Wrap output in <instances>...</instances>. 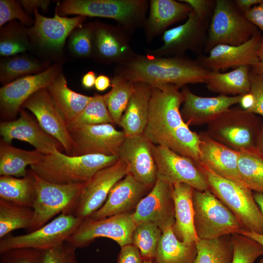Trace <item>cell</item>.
Instances as JSON below:
<instances>
[{"mask_svg": "<svg viewBox=\"0 0 263 263\" xmlns=\"http://www.w3.org/2000/svg\"><path fill=\"white\" fill-rule=\"evenodd\" d=\"M184 100L182 91L174 85L151 86L148 121L143 134L153 144L198 162L200 138L182 117L180 106Z\"/></svg>", "mask_w": 263, "mask_h": 263, "instance_id": "cell-1", "label": "cell"}, {"mask_svg": "<svg viewBox=\"0 0 263 263\" xmlns=\"http://www.w3.org/2000/svg\"><path fill=\"white\" fill-rule=\"evenodd\" d=\"M209 71L196 60L185 56L156 57L137 54L114 68V74L132 82H144L150 86L171 84L179 88L187 84L205 83Z\"/></svg>", "mask_w": 263, "mask_h": 263, "instance_id": "cell-2", "label": "cell"}, {"mask_svg": "<svg viewBox=\"0 0 263 263\" xmlns=\"http://www.w3.org/2000/svg\"><path fill=\"white\" fill-rule=\"evenodd\" d=\"M118 155L88 154L71 156L58 150L45 155L39 163L30 166L39 177L55 183L83 184L100 170L115 164Z\"/></svg>", "mask_w": 263, "mask_h": 263, "instance_id": "cell-3", "label": "cell"}, {"mask_svg": "<svg viewBox=\"0 0 263 263\" xmlns=\"http://www.w3.org/2000/svg\"><path fill=\"white\" fill-rule=\"evenodd\" d=\"M149 1L147 0H65L58 2V15L113 19L130 34L143 27L147 19Z\"/></svg>", "mask_w": 263, "mask_h": 263, "instance_id": "cell-4", "label": "cell"}, {"mask_svg": "<svg viewBox=\"0 0 263 263\" xmlns=\"http://www.w3.org/2000/svg\"><path fill=\"white\" fill-rule=\"evenodd\" d=\"M209 190L236 216L244 229L263 234V216L252 190L242 183L223 177L198 162Z\"/></svg>", "mask_w": 263, "mask_h": 263, "instance_id": "cell-5", "label": "cell"}, {"mask_svg": "<svg viewBox=\"0 0 263 263\" xmlns=\"http://www.w3.org/2000/svg\"><path fill=\"white\" fill-rule=\"evenodd\" d=\"M263 122L256 114L231 107L207 124L205 132L212 139L240 151L255 149Z\"/></svg>", "mask_w": 263, "mask_h": 263, "instance_id": "cell-6", "label": "cell"}, {"mask_svg": "<svg viewBox=\"0 0 263 263\" xmlns=\"http://www.w3.org/2000/svg\"><path fill=\"white\" fill-rule=\"evenodd\" d=\"M194 225L199 239H212L244 229L233 213L209 190H194Z\"/></svg>", "mask_w": 263, "mask_h": 263, "instance_id": "cell-7", "label": "cell"}, {"mask_svg": "<svg viewBox=\"0 0 263 263\" xmlns=\"http://www.w3.org/2000/svg\"><path fill=\"white\" fill-rule=\"evenodd\" d=\"M258 31V28L239 11L233 0H216L204 51L207 54L220 44L241 45Z\"/></svg>", "mask_w": 263, "mask_h": 263, "instance_id": "cell-8", "label": "cell"}, {"mask_svg": "<svg viewBox=\"0 0 263 263\" xmlns=\"http://www.w3.org/2000/svg\"><path fill=\"white\" fill-rule=\"evenodd\" d=\"M34 174L36 197L32 208L33 223L28 232L41 227L59 213L73 214L84 184L55 183Z\"/></svg>", "mask_w": 263, "mask_h": 263, "instance_id": "cell-9", "label": "cell"}, {"mask_svg": "<svg viewBox=\"0 0 263 263\" xmlns=\"http://www.w3.org/2000/svg\"><path fill=\"white\" fill-rule=\"evenodd\" d=\"M83 221L73 214L62 213L36 230L0 239V253L19 248L42 251L53 248L66 242Z\"/></svg>", "mask_w": 263, "mask_h": 263, "instance_id": "cell-10", "label": "cell"}, {"mask_svg": "<svg viewBox=\"0 0 263 263\" xmlns=\"http://www.w3.org/2000/svg\"><path fill=\"white\" fill-rule=\"evenodd\" d=\"M210 20L203 19L192 11L182 24L163 34V45L147 50L146 54L156 57L184 56L187 51L201 55L206 42Z\"/></svg>", "mask_w": 263, "mask_h": 263, "instance_id": "cell-11", "label": "cell"}, {"mask_svg": "<svg viewBox=\"0 0 263 263\" xmlns=\"http://www.w3.org/2000/svg\"><path fill=\"white\" fill-rule=\"evenodd\" d=\"M33 25L28 29L32 48L52 56L61 55L67 38L76 27L84 23L86 17L69 18L60 16L56 11L54 17L48 18L34 11Z\"/></svg>", "mask_w": 263, "mask_h": 263, "instance_id": "cell-12", "label": "cell"}, {"mask_svg": "<svg viewBox=\"0 0 263 263\" xmlns=\"http://www.w3.org/2000/svg\"><path fill=\"white\" fill-rule=\"evenodd\" d=\"M131 214L127 212L98 220H84L66 242L75 248L87 246L98 238L112 239L120 247L132 244V236L136 225Z\"/></svg>", "mask_w": 263, "mask_h": 263, "instance_id": "cell-13", "label": "cell"}, {"mask_svg": "<svg viewBox=\"0 0 263 263\" xmlns=\"http://www.w3.org/2000/svg\"><path fill=\"white\" fill-rule=\"evenodd\" d=\"M114 125L109 123L69 129L72 146L67 155H117L119 148L126 136Z\"/></svg>", "mask_w": 263, "mask_h": 263, "instance_id": "cell-14", "label": "cell"}, {"mask_svg": "<svg viewBox=\"0 0 263 263\" xmlns=\"http://www.w3.org/2000/svg\"><path fill=\"white\" fill-rule=\"evenodd\" d=\"M152 150L157 167V179L172 185L186 183L200 191L209 189L197 162L164 146L153 144Z\"/></svg>", "mask_w": 263, "mask_h": 263, "instance_id": "cell-15", "label": "cell"}, {"mask_svg": "<svg viewBox=\"0 0 263 263\" xmlns=\"http://www.w3.org/2000/svg\"><path fill=\"white\" fill-rule=\"evenodd\" d=\"M54 64L44 71L18 78L0 88V115L2 121L14 120L24 102L38 91L47 88L60 72Z\"/></svg>", "mask_w": 263, "mask_h": 263, "instance_id": "cell-16", "label": "cell"}, {"mask_svg": "<svg viewBox=\"0 0 263 263\" xmlns=\"http://www.w3.org/2000/svg\"><path fill=\"white\" fill-rule=\"evenodd\" d=\"M93 23L91 58L95 61L122 64L136 55L130 44L132 35L122 27L98 21Z\"/></svg>", "mask_w": 263, "mask_h": 263, "instance_id": "cell-17", "label": "cell"}, {"mask_svg": "<svg viewBox=\"0 0 263 263\" xmlns=\"http://www.w3.org/2000/svg\"><path fill=\"white\" fill-rule=\"evenodd\" d=\"M127 174V165L120 159L98 171L84 183L73 214L82 220L89 218L104 204L113 186Z\"/></svg>", "mask_w": 263, "mask_h": 263, "instance_id": "cell-18", "label": "cell"}, {"mask_svg": "<svg viewBox=\"0 0 263 263\" xmlns=\"http://www.w3.org/2000/svg\"><path fill=\"white\" fill-rule=\"evenodd\" d=\"M153 143L143 133L126 136L118 151L127 165L128 174L151 189L157 180V167L152 153Z\"/></svg>", "mask_w": 263, "mask_h": 263, "instance_id": "cell-19", "label": "cell"}, {"mask_svg": "<svg viewBox=\"0 0 263 263\" xmlns=\"http://www.w3.org/2000/svg\"><path fill=\"white\" fill-rule=\"evenodd\" d=\"M131 215L136 225L151 222L158 225L162 231L173 226L175 221L173 186L157 179L153 187L141 200Z\"/></svg>", "mask_w": 263, "mask_h": 263, "instance_id": "cell-20", "label": "cell"}, {"mask_svg": "<svg viewBox=\"0 0 263 263\" xmlns=\"http://www.w3.org/2000/svg\"><path fill=\"white\" fill-rule=\"evenodd\" d=\"M261 38L258 31L249 40L241 45H218L207 55L199 56L196 60L210 71H225L243 66L252 68L259 61L258 51Z\"/></svg>", "mask_w": 263, "mask_h": 263, "instance_id": "cell-21", "label": "cell"}, {"mask_svg": "<svg viewBox=\"0 0 263 263\" xmlns=\"http://www.w3.org/2000/svg\"><path fill=\"white\" fill-rule=\"evenodd\" d=\"M19 113L17 119L0 122L1 139L9 144L13 139L25 141L44 155L52 153L56 150L61 152L64 150L59 142L46 132L23 108Z\"/></svg>", "mask_w": 263, "mask_h": 263, "instance_id": "cell-22", "label": "cell"}, {"mask_svg": "<svg viewBox=\"0 0 263 263\" xmlns=\"http://www.w3.org/2000/svg\"><path fill=\"white\" fill-rule=\"evenodd\" d=\"M22 108L32 113L41 127L62 145L65 154L70 152L72 141L67 123L55 105L46 88L30 96Z\"/></svg>", "mask_w": 263, "mask_h": 263, "instance_id": "cell-23", "label": "cell"}, {"mask_svg": "<svg viewBox=\"0 0 263 263\" xmlns=\"http://www.w3.org/2000/svg\"><path fill=\"white\" fill-rule=\"evenodd\" d=\"M184 100L181 114L188 125L208 124L233 105L239 104L242 95L203 97L196 95L184 86L182 90Z\"/></svg>", "mask_w": 263, "mask_h": 263, "instance_id": "cell-24", "label": "cell"}, {"mask_svg": "<svg viewBox=\"0 0 263 263\" xmlns=\"http://www.w3.org/2000/svg\"><path fill=\"white\" fill-rule=\"evenodd\" d=\"M150 190L131 175L127 174L113 186L104 204L89 218L98 220L130 212Z\"/></svg>", "mask_w": 263, "mask_h": 263, "instance_id": "cell-25", "label": "cell"}, {"mask_svg": "<svg viewBox=\"0 0 263 263\" xmlns=\"http://www.w3.org/2000/svg\"><path fill=\"white\" fill-rule=\"evenodd\" d=\"M199 135L200 144L198 162L223 177L242 183L238 170L239 151L212 139L205 132H200Z\"/></svg>", "mask_w": 263, "mask_h": 263, "instance_id": "cell-26", "label": "cell"}, {"mask_svg": "<svg viewBox=\"0 0 263 263\" xmlns=\"http://www.w3.org/2000/svg\"><path fill=\"white\" fill-rule=\"evenodd\" d=\"M149 7V16L143 26L147 43L163 34L169 26L187 19L192 11L180 0H150Z\"/></svg>", "mask_w": 263, "mask_h": 263, "instance_id": "cell-27", "label": "cell"}, {"mask_svg": "<svg viewBox=\"0 0 263 263\" xmlns=\"http://www.w3.org/2000/svg\"><path fill=\"white\" fill-rule=\"evenodd\" d=\"M150 94V85L141 82H134L132 94L119 124L126 136L144 133L148 121Z\"/></svg>", "mask_w": 263, "mask_h": 263, "instance_id": "cell-28", "label": "cell"}, {"mask_svg": "<svg viewBox=\"0 0 263 263\" xmlns=\"http://www.w3.org/2000/svg\"><path fill=\"white\" fill-rule=\"evenodd\" d=\"M173 186L175 221L172 226L174 234L180 241L187 243L196 242L197 236L194 225L192 202L194 188L184 183Z\"/></svg>", "mask_w": 263, "mask_h": 263, "instance_id": "cell-29", "label": "cell"}, {"mask_svg": "<svg viewBox=\"0 0 263 263\" xmlns=\"http://www.w3.org/2000/svg\"><path fill=\"white\" fill-rule=\"evenodd\" d=\"M67 125L84 109L92 96L77 93L67 86L64 75L60 72L46 88Z\"/></svg>", "mask_w": 263, "mask_h": 263, "instance_id": "cell-30", "label": "cell"}, {"mask_svg": "<svg viewBox=\"0 0 263 263\" xmlns=\"http://www.w3.org/2000/svg\"><path fill=\"white\" fill-rule=\"evenodd\" d=\"M250 69L243 66L225 73L210 71L205 83L209 91L219 95H243L250 92Z\"/></svg>", "mask_w": 263, "mask_h": 263, "instance_id": "cell-31", "label": "cell"}, {"mask_svg": "<svg viewBox=\"0 0 263 263\" xmlns=\"http://www.w3.org/2000/svg\"><path fill=\"white\" fill-rule=\"evenodd\" d=\"M45 155L36 150H26L0 141V175L18 178L25 177L26 167L42 160Z\"/></svg>", "mask_w": 263, "mask_h": 263, "instance_id": "cell-32", "label": "cell"}, {"mask_svg": "<svg viewBox=\"0 0 263 263\" xmlns=\"http://www.w3.org/2000/svg\"><path fill=\"white\" fill-rule=\"evenodd\" d=\"M162 231L155 263H194L197 253L196 242L187 243L180 241L174 234L172 226Z\"/></svg>", "mask_w": 263, "mask_h": 263, "instance_id": "cell-33", "label": "cell"}, {"mask_svg": "<svg viewBox=\"0 0 263 263\" xmlns=\"http://www.w3.org/2000/svg\"><path fill=\"white\" fill-rule=\"evenodd\" d=\"M36 197L35 177L30 169L23 177L0 176V199L32 208Z\"/></svg>", "mask_w": 263, "mask_h": 263, "instance_id": "cell-34", "label": "cell"}, {"mask_svg": "<svg viewBox=\"0 0 263 263\" xmlns=\"http://www.w3.org/2000/svg\"><path fill=\"white\" fill-rule=\"evenodd\" d=\"M50 66L25 54L3 57L0 63V81L3 85L20 77L41 73Z\"/></svg>", "mask_w": 263, "mask_h": 263, "instance_id": "cell-35", "label": "cell"}, {"mask_svg": "<svg viewBox=\"0 0 263 263\" xmlns=\"http://www.w3.org/2000/svg\"><path fill=\"white\" fill-rule=\"evenodd\" d=\"M194 263H232L233 245L231 235L212 239H199Z\"/></svg>", "mask_w": 263, "mask_h": 263, "instance_id": "cell-36", "label": "cell"}, {"mask_svg": "<svg viewBox=\"0 0 263 263\" xmlns=\"http://www.w3.org/2000/svg\"><path fill=\"white\" fill-rule=\"evenodd\" d=\"M238 170L242 184L263 193V156L256 149L239 151Z\"/></svg>", "mask_w": 263, "mask_h": 263, "instance_id": "cell-37", "label": "cell"}, {"mask_svg": "<svg viewBox=\"0 0 263 263\" xmlns=\"http://www.w3.org/2000/svg\"><path fill=\"white\" fill-rule=\"evenodd\" d=\"M111 87L103 98L114 124L119 126L132 94L134 82L114 74L111 79Z\"/></svg>", "mask_w": 263, "mask_h": 263, "instance_id": "cell-38", "label": "cell"}, {"mask_svg": "<svg viewBox=\"0 0 263 263\" xmlns=\"http://www.w3.org/2000/svg\"><path fill=\"white\" fill-rule=\"evenodd\" d=\"M0 54L9 57L23 53L32 46L28 29L21 23L12 21L0 29Z\"/></svg>", "mask_w": 263, "mask_h": 263, "instance_id": "cell-39", "label": "cell"}, {"mask_svg": "<svg viewBox=\"0 0 263 263\" xmlns=\"http://www.w3.org/2000/svg\"><path fill=\"white\" fill-rule=\"evenodd\" d=\"M33 215L32 208L0 199V239L17 229L28 230L32 225Z\"/></svg>", "mask_w": 263, "mask_h": 263, "instance_id": "cell-40", "label": "cell"}, {"mask_svg": "<svg viewBox=\"0 0 263 263\" xmlns=\"http://www.w3.org/2000/svg\"><path fill=\"white\" fill-rule=\"evenodd\" d=\"M162 231L156 224L145 222L136 225L132 236V244L139 250L143 261H153Z\"/></svg>", "mask_w": 263, "mask_h": 263, "instance_id": "cell-41", "label": "cell"}, {"mask_svg": "<svg viewBox=\"0 0 263 263\" xmlns=\"http://www.w3.org/2000/svg\"><path fill=\"white\" fill-rule=\"evenodd\" d=\"M113 124L103 95L94 94L81 113L67 125L68 129L86 125Z\"/></svg>", "mask_w": 263, "mask_h": 263, "instance_id": "cell-42", "label": "cell"}, {"mask_svg": "<svg viewBox=\"0 0 263 263\" xmlns=\"http://www.w3.org/2000/svg\"><path fill=\"white\" fill-rule=\"evenodd\" d=\"M93 28V22L83 23L69 35L68 48L75 56L82 58L91 57Z\"/></svg>", "mask_w": 263, "mask_h": 263, "instance_id": "cell-43", "label": "cell"}, {"mask_svg": "<svg viewBox=\"0 0 263 263\" xmlns=\"http://www.w3.org/2000/svg\"><path fill=\"white\" fill-rule=\"evenodd\" d=\"M233 245L232 263H254L263 255V247L259 243L245 235L231 234Z\"/></svg>", "mask_w": 263, "mask_h": 263, "instance_id": "cell-44", "label": "cell"}, {"mask_svg": "<svg viewBox=\"0 0 263 263\" xmlns=\"http://www.w3.org/2000/svg\"><path fill=\"white\" fill-rule=\"evenodd\" d=\"M18 19L24 26H30L34 19L27 14L19 1L15 0H0V27L13 20Z\"/></svg>", "mask_w": 263, "mask_h": 263, "instance_id": "cell-45", "label": "cell"}, {"mask_svg": "<svg viewBox=\"0 0 263 263\" xmlns=\"http://www.w3.org/2000/svg\"><path fill=\"white\" fill-rule=\"evenodd\" d=\"M0 255V263H43V251L33 248H15Z\"/></svg>", "mask_w": 263, "mask_h": 263, "instance_id": "cell-46", "label": "cell"}, {"mask_svg": "<svg viewBox=\"0 0 263 263\" xmlns=\"http://www.w3.org/2000/svg\"><path fill=\"white\" fill-rule=\"evenodd\" d=\"M75 248L65 242L53 248L43 251V263H79Z\"/></svg>", "mask_w": 263, "mask_h": 263, "instance_id": "cell-47", "label": "cell"}, {"mask_svg": "<svg viewBox=\"0 0 263 263\" xmlns=\"http://www.w3.org/2000/svg\"><path fill=\"white\" fill-rule=\"evenodd\" d=\"M250 93L254 98L253 107L248 111L263 116V76L250 72Z\"/></svg>", "mask_w": 263, "mask_h": 263, "instance_id": "cell-48", "label": "cell"}, {"mask_svg": "<svg viewBox=\"0 0 263 263\" xmlns=\"http://www.w3.org/2000/svg\"><path fill=\"white\" fill-rule=\"evenodd\" d=\"M188 4L199 18L210 20L215 7L216 0H180Z\"/></svg>", "mask_w": 263, "mask_h": 263, "instance_id": "cell-49", "label": "cell"}, {"mask_svg": "<svg viewBox=\"0 0 263 263\" xmlns=\"http://www.w3.org/2000/svg\"><path fill=\"white\" fill-rule=\"evenodd\" d=\"M139 250L132 244L121 247L116 263H143Z\"/></svg>", "mask_w": 263, "mask_h": 263, "instance_id": "cell-50", "label": "cell"}, {"mask_svg": "<svg viewBox=\"0 0 263 263\" xmlns=\"http://www.w3.org/2000/svg\"><path fill=\"white\" fill-rule=\"evenodd\" d=\"M251 23L263 32V0L244 14Z\"/></svg>", "mask_w": 263, "mask_h": 263, "instance_id": "cell-51", "label": "cell"}, {"mask_svg": "<svg viewBox=\"0 0 263 263\" xmlns=\"http://www.w3.org/2000/svg\"><path fill=\"white\" fill-rule=\"evenodd\" d=\"M26 13L29 15L34 11L40 8L43 12L47 11L50 1L48 0H19Z\"/></svg>", "mask_w": 263, "mask_h": 263, "instance_id": "cell-52", "label": "cell"}, {"mask_svg": "<svg viewBox=\"0 0 263 263\" xmlns=\"http://www.w3.org/2000/svg\"><path fill=\"white\" fill-rule=\"evenodd\" d=\"M262 1V0H234L233 2L239 11L244 14Z\"/></svg>", "mask_w": 263, "mask_h": 263, "instance_id": "cell-53", "label": "cell"}, {"mask_svg": "<svg viewBox=\"0 0 263 263\" xmlns=\"http://www.w3.org/2000/svg\"><path fill=\"white\" fill-rule=\"evenodd\" d=\"M111 86V80L104 75L96 77L94 84L95 89L98 92H103Z\"/></svg>", "mask_w": 263, "mask_h": 263, "instance_id": "cell-54", "label": "cell"}, {"mask_svg": "<svg viewBox=\"0 0 263 263\" xmlns=\"http://www.w3.org/2000/svg\"><path fill=\"white\" fill-rule=\"evenodd\" d=\"M259 61L254 66L251 68L253 73L263 76V35L262 36L259 47L258 51Z\"/></svg>", "mask_w": 263, "mask_h": 263, "instance_id": "cell-55", "label": "cell"}, {"mask_svg": "<svg viewBox=\"0 0 263 263\" xmlns=\"http://www.w3.org/2000/svg\"><path fill=\"white\" fill-rule=\"evenodd\" d=\"M96 78L95 73L92 71L88 72L81 79V84L86 89H91L94 86Z\"/></svg>", "mask_w": 263, "mask_h": 263, "instance_id": "cell-56", "label": "cell"}, {"mask_svg": "<svg viewBox=\"0 0 263 263\" xmlns=\"http://www.w3.org/2000/svg\"><path fill=\"white\" fill-rule=\"evenodd\" d=\"M254 98L250 93L242 95L240 102L241 108L243 110L248 111L253 106Z\"/></svg>", "mask_w": 263, "mask_h": 263, "instance_id": "cell-57", "label": "cell"}, {"mask_svg": "<svg viewBox=\"0 0 263 263\" xmlns=\"http://www.w3.org/2000/svg\"><path fill=\"white\" fill-rule=\"evenodd\" d=\"M239 234L247 236L259 243L263 247V234H259L253 231L243 229Z\"/></svg>", "mask_w": 263, "mask_h": 263, "instance_id": "cell-58", "label": "cell"}, {"mask_svg": "<svg viewBox=\"0 0 263 263\" xmlns=\"http://www.w3.org/2000/svg\"><path fill=\"white\" fill-rule=\"evenodd\" d=\"M255 149L263 156V122L257 138Z\"/></svg>", "mask_w": 263, "mask_h": 263, "instance_id": "cell-59", "label": "cell"}, {"mask_svg": "<svg viewBox=\"0 0 263 263\" xmlns=\"http://www.w3.org/2000/svg\"><path fill=\"white\" fill-rule=\"evenodd\" d=\"M253 196L263 216V193L254 191Z\"/></svg>", "mask_w": 263, "mask_h": 263, "instance_id": "cell-60", "label": "cell"}, {"mask_svg": "<svg viewBox=\"0 0 263 263\" xmlns=\"http://www.w3.org/2000/svg\"><path fill=\"white\" fill-rule=\"evenodd\" d=\"M143 263H155L153 261H143Z\"/></svg>", "mask_w": 263, "mask_h": 263, "instance_id": "cell-61", "label": "cell"}, {"mask_svg": "<svg viewBox=\"0 0 263 263\" xmlns=\"http://www.w3.org/2000/svg\"><path fill=\"white\" fill-rule=\"evenodd\" d=\"M259 263H263V258L260 260Z\"/></svg>", "mask_w": 263, "mask_h": 263, "instance_id": "cell-62", "label": "cell"}]
</instances>
